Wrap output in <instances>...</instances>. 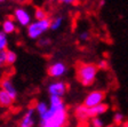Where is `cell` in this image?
<instances>
[{"instance_id": "6da1fadb", "label": "cell", "mask_w": 128, "mask_h": 127, "mask_svg": "<svg viewBox=\"0 0 128 127\" xmlns=\"http://www.w3.org/2000/svg\"><path fill=\"white\" fill-rule=\"evenodd\" d=\"M98 69L93 63H80L77 68V78L85 87L92 86L96 80Z\"/></svg>"}, {"instance_id": "7a4b0ae2", "label": "cell", "mask_w": 128, "mask_h": 127, "mask_svg": "<svg viewBox=\"0 0 128 127\" xmlns=\"http://www.w3.org/2000/svg\"><path fill=\"white\" fill-rule=\"evenodd\" d=\"M68 109H48L47 113L40 118V122L53 124L56 126L64 127L68 121Z\"/></svg>"}, {"instance_id": "3957f363", "label": "cell", "mask_w": 128, "mask_h": 127, "mask_svg": "<svg viewBox=\"0 0 128 127\" xmlns=\"http://www.w3.org/2000/svg\"><path fill=\"white\" fill-rule=\"evenodd\" d=\"M49 27H50V20L49 19L31 22L30 25L26 28L28 37L33 40L39 39L45 32H47L49 30Z\"/></svg>"}, {"instance_id": "277c9868", "label": "cell", "mask_w": 128, "mask_h": 127, "mask_svg": "<svg viewBox=\"0 0 128 127\" xmlns=\"http://www.w3.org/2000/svg\"><path fill=\"white\" fill-rule=\"evenodd\" d=\"M14 21L20 27H29L32 22V15L26 8L24 7H17L14 11Z\"/></svg>"}, {"instance_id": "5b68a950", "label": "cell", "mask_w": 128, "mask_h": 127, "mask_svg": "<svg viewBox=\"0 0 128 127\" xmlns=\"http://www.w3.org/2000/svg\"><path fill=\"white\" fill-rule=\"evenodd\" d=\"M104 98H105V93L104 92H102V90H93V92L87 94L82 104L86 108H93V106L104 103Z\"/></svg>"}, {"instance_id": "8992f818", "label": "cell", "mask_w": 128, "mask_h": 127, "mask_svg": "<svg viewBox=\"0 0 128 127\" xmlns=\"http://www.w3.org/2000/svg\"><path fill=\"white\" fill-rule=\"evenodd\" d=\"M47 90L50 96H56V97H62L66 94L68 90V85L62 80H57V81H53L48 85Z\"/></svg>"}, {"instance_id": "52a82bcc", "label": "cell", "mask_w": 128, "mask_h": 127, "mask_svg": "<svg viewBox=\"0 0 128 127\" xmlns=\"http://www.w3.org/2000/svg\"><path fill=\"white\" fill-rule=\"evenodd\" d=\"M68 68L63 62H55V63L50 64L47 69V73L50 78L57 79V78L63 77L64 74L66 73Z\"/></svg>"}, {"instance_id": "ba28073f", "label": "cell", "mask_w": 128, "mask_h": 127, "mask_svg": "<svg viewBox=\"0 0 128 127\" xmlns=\"http://www.w3.org/2000/svg\"><path fill=\"white\" fill-rule=\"evenodd\" d=\"M36 111L34 108H29L26 112L23 114L21 121H20V127H33L36 124Z\"/></svg>"}, {"instance_id": "9c48e42d", "label": "cell", "mask_w": 128, "mask_h": 127, "mask_svg": "<svg viewBox=\"0 0 128 127\" xmlns=\"http://www.w3.org/2000/svg\"><path fill=\"white\" fill-rule=\"evenodd\" d=\"M0 89H2V90H5L6 93H8L14 100L17 97V89H16L15 85L13 84L10 78L6 77L0 80Z\"/></svg>"}, {"instance_id": "30bf717a", "label": "cell", "mask_w": 128, "mask_h": 127, "mask_svg": "<svg viewBox=\"0 0 128 127\" xmlns=\"http://www.w3.org/2000/svg\"><path fill=\"white\" fill-rule=\"evenodd\" d=\"M16 28H17V24L13 19H6L1 23V31L5 35H13L16 31Z\"/></svg>"}, {"instance_id": "8fae6325", "label": "cell", "mask_w": 128, "mask_h": 127, "mask_svg": "<svg viewBox=\"0 0 128 127\" xmlns=\"http://www.w3.org/2000/svg\"><path fill=\"white\" fill-rule=\"evenodd\" d=\"M108 110H109V105H108L106 103H102L96 106H93V108H88V112H89L90 119L92 118H95V117L102 116V114H104Z\"/></svg>"}, {"instance_id": "7c38bea8", "label": "cell", "mask_w": 128, "mask_h": 127, "mask_svg": "<svg viewBox=\"0 0 128 127\" xmlns=\"http://www.w3.org/2000/svg\"><path fill=\"white\" fill-rule=\"evenodd\" d=\"M74 114L77 117V119L80 121H86L88 120L90 117H89V112H88V108H86L84 104H80L74 110Z\"/></svg>"}, {"instance_id": "4fadbf2b", "label": "cell", "mask_w": 128, "mask_h": 127, "mask_svg": "<svg viewBox=\"0 0 128 127\" xmlns=\"http://www.w3.org/2000/svg\"><path fill=\"white\" fill-rule=\"evenodd\" d=\"M14 101L15 100L8 93H6L2 89H0V106L1 108H9V106H12Z\"/></svg>"}, {"instance_id": "5bb4252c", "label": "cell", "mask_w": 128, "mask_h": 127, "mask_svg": "<svg viewBox=\"0 0 128 127\" xmlns=\"http://www.w3.org/2000/svg\"><path fill=\"white\" fill-rule=\"evenodd\" d=\"M49 109H64L66 108L65 102L62 97H56V96H50L49 97V103H48Z\"/></svg>"}, {"instance_id": "9a60e30c", "label": "cell", "mask_w": 128, "mask_h": 127, "mask_svg": "<svg viewBox=\"0 0 128 127\" xmlns=\"http://www.w3.org/2000/svg\"><path fill=\"white\" fill-rule=\"evenodd\" d=\"M33 108H34L36 114H38V116L41 118L42 116H45V114L47 113V111H48V109H49V106H48L47 102L40 101V102H37V103H36V105L33 106Z\"/></svg>"}, {"instance_id": "2e32d148", "label": "cell", "mask_w": 128, "mask_h": 127, "mask_svg": "<svg viewBox=\"0 0 128 127\" xmlns=\"http://www.w3.org/2000/svg\"><path fill=\"white\" fill-rule=\"evenodd\" d=\"M16 61H17V54L14 50L7 49V52H6V65H14Z\"/></svg>"}, {"instance_id": "e0dca14e", "label": "cell", "mask_w": 128, "mask_h": 127, "mask_svg": "<svg viewBox=\"0 0 128 127\" xmlns=\"http://www.w3.org/2000/svg\"><path fill=\"white\" fill-rule=\"evenodd\" d=\"M63 22H64V19L62 16H56L55 19L50 20V27H49V30H53V31L58 30L63 25Z\"/></svg>"}, {"instance_id": "ac0fdd59", "label": "cell", "mask_w": 128, "mask_h": 127, "mask_svg": "<svg viewBox=\"0 0 128 127\" xmlns=\"http://www.w3.org/2000/svg\"><path fill=\"white\" fill-rule=\"evenodd\" d=\"M33 16H34L36 21H41V20L48 19L47 17L48 16L47 12H46L44 8H40V7H38V8H36L34 9V14H33Z\"/></svg>"}, {"instance_id": "d6986e66", "label": "cell", "mask_w": 128, "mask_h": 127, "mask_svg": "<svg viewBox=\"0 0 128 127\" xmlns=\"http://www.w3.org/2000/svg\"><path fill=\"white\" fill-rule=\"evenodd\" d=\"M7 47H8V37H7V35H5L0 30V52L7 50Z\"/></svg>"}, {"instance_id": "ffe728a7", "label": "cell", "mask_w": 128, "mask_h": 127, "mask_svg": "<svg viewBox=\"0 0 128 127\" xmlns=\"http://www.w3.org/2000/svg\"><path fill=\"white\" fill-rule=\"evenodd\" d=\"M125 117H124V114L121 113V112H116L114 114H113V122H114V126H121L122 125V122L125 121Z\"/></svg>"}, {"instance_id": "44dd1931", "label": "cell", "mask_w": 128, "mask_h": 127, "mask_svg": "<svg viewBox=\"0 0 128 127\" xmlns=\"http://www.w3.org/2000/svg\"><path fill=\"white\" fill-rule=\"evenodd\" d=\"M89 127H104V121L100 118V117H95L90 119V124Z\"/></svg>"}, {"instance_id": "7402d4cb", "label": "cell", "mask_w": 128, "mask_h": 127, "mask_svg": "<svg viewBox=\"0 0 128 127\" xmlns=\"http://www.w3.org/2000/svg\"><path fill=\"white\" fill-rule=\"evenodd\" d=\"M49 44H50V40L48 39V38H39V40H38V45L40 47H46Z\"/></svg>"}, {"instance_id": "603a6c76", "label": "cell", "mask_w": 128, "mask_h": 127, "mask_svg": "<svg viewBox=\"0 0 128 127\" xmlns=\"http://www.w3.org/2000/svg\"><path fill=\"white\" fill-rule=\"evenodd\" d=\"M97 66V69H102V70H108L109 69V63H108L106 61H101L98 63V65Z\"/></svg>"}, {"instance_id": "cb8c5ba5", "label": "cell", "mask_w": 128, "mask_h": 127, "mask_svg": "<svg viewBox=\"0 0 128 127\" xmlns=\"http://www.w3.org/2000/svg\"><path fill=\"white\" fill-rule=\"evenodd\" d=\"M6 52L7 50H5V52H0V63H1V65H6Z\"/></svg>"}, {"instance_id": "d4e9b609", "label": "cell", "mask_w": 128, "mask_h": 127, "mask_svg": "<svg viewBox=\"0 0 128 127\" xmlns=\"http://www.w3.org/2000/svg\"><path fill=\"white\" fill-rule=\"evenodd\" d=\"M89 37H90V35H89V32H87V31L82 32V33L80 35V39L81 40H88L89 39Z\"/></svg>"}, {"instance_id": "484cf974", "label": "cell", "mask_w": 128, "mask_h": 127, "mask_svg": "<svg viewBox=\"0 0 128 127\" xmlns=\"http://www.w3.org/2000/svg\"><path fill=\"white\" fill-rule=\"evenodd\" d=\"M40 127H60L53 124H47V122H40Z\"/></svg>"}, {"instance_id": "4316f807", "label": "cell", "mask_w": 128, "mask_h": 127, "mask_svg": "<svg viewBox=\"0 0 128 127\" xmlns=\"http://www.w3.org/2000/svg\"><path fill=\"white\" fill-rule=\"evenodd\" d=\"M62 4H64V5H71V4H73L74 1H72V0H63V1H61Z\"/></svg>"}, {"instance_id": "83f0119b", "label": "cell", "mask_w": 128, "mask_h": 127, "mask_svg": "<svg viewBox=\"0 0 128 127\" xmlns=\"http://www.w3.org/2000/svg\"><path fill=\"white\" fill-rule=\"evenodd\" d=\"M121 127H128V121H124L122 125H121Z\"/></svg>"}, {"instance_id": "f1b7e54d", "label": "cell", "mask_w": 128, "mask_h": 127, "mask_svg": "<svg viewBox=\"0 0 128 127\" xmlns=\"http://www.w3.org/2000/svg\"><path fill=\"white\" fill-rule=\"evenodd\" d=\"M103 5H105V1H104V0H102V1H100V6H103Z\"/></svg>"}, {"instance_id": "f546056e", "label": "cell", "mask_w": 128, "mask_h": 127, "mask_svg": "<svg viewBox=\"0 0 128 127\" xmlns=\"http://www.w3.org/2000/svg\"><path fill=\"white\" fill-rule=\"evenodd\" d=\"M78 127H88V126H86L85 124H80V125H79V126H78Z\"/></svg>"}, {"instance_id": "4dcf8cb0", "label": "cell", "mask_w": 128, "mask_h": 127, "mask_svg": "<svg viewBox=\"0 0 128 127\" xmlns=\"http://www.w3.org/2000/svg\"><path fill=\"white\" fill-rule=\"evenodd\" d=\"M0 79H2V71H1V69H0Z\"/></svg>"}, {"instance_id": "1f68e13d", "label": "cell", "mask_w": 128, "mask_h": 127, "mask_svg": "<svg viewBox=\"0 0 128 127\" xmlns=\"http://www.w3.org/2000/svg\"><path fill=\"white\" fill-rule=\"evenodd\" d=\"M104 127H117V126H114V125H109V126H104Z\"/></svg>"}, {"instance_id": "d6a6232c", "label": "cell", "mask_w": 128, "mask_h": 127, "mask_svg": "<svg viewBox=\"0 0 128 127\" xmlns=\"http://www.w3.org/2000/svg\"><path fill=\"white\" fill-rule=\"evenodd\" d=\"M1 66H2V65H1V63H0V68H1Z\"/></svg>"}]
</instances>
